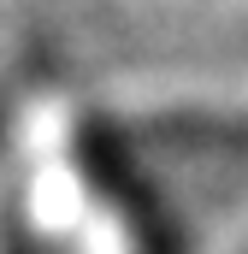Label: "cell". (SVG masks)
I'll use <instances>...</instances> for the list:
<instances>
[{
	"mask_svg": "<svg viewBox=\"0 0 248 254\" xmlns=\"http://www.w3.org/2000/svg\"><path fill=\"white\" fill-rule=\"evenodd\" d=\"M77 166H83L89 190L113 207V219L130 231V249L136 254H184V237H178L166 201L154 195L148 172L130 160V148H124L113 130L83 125V136H77Z\"/></svg>",
	"mask_w": 248,
	"mask_h": 254,
	"instance_id": "obj_1",
	"label": "cell"
},
{
	"mask_svg": "<svg viewBox=\"0 0 248 254\" xmlns=\"http://www.w3.org/2000/svg\"><path fill=\"white\" fill-rule=\"evenodd\" d=\"M160 142L189 148V154H219V160H248V113H172L160 119Z\"/></svg>",
	"mask_w": 248,
	"mask_h": 254,
	"instance_id": "obj_2",
	"label": "cell"
},
{
	"mask_svg": "<svg viewBox=\"0 0 248 254\" xmlns=\"http://www.w3.org/2000/svg\"><path fill=\"white\" fill-rule=\"evenodd\" d=\"M0 136H6V107H0Z\"/></svg>",
	"mask_w": 248,
	"mask_h": 254,
	"instance_id": "obj_3",
	"label": "cell"
}]
</instances>
